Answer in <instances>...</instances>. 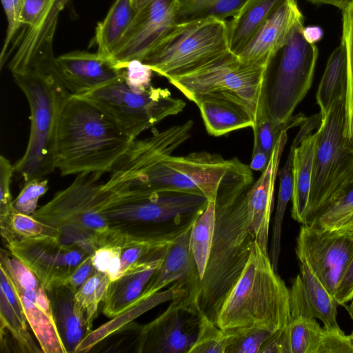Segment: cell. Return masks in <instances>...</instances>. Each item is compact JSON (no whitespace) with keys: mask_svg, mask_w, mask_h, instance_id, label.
Segmentation results:
<instances>
[{"mask_svg":"<svg viewBox=\"0 0 353 353\" xmlns=\"http://www.w3.org/2000/svg\"><path fill=\"white\" fill-rule=\"evenodd\" d=\"M167 246L134 263L110 282L102 307L107 317L114 318L138 303L150 280L161 266Z\"/></svg>","mask_w":353,"mask_h":353,"instance_id":"44dd1931","label":"cell"},{"mask_svg":"<svg viewBox=\"0 0 353 353\" xmlns=\"http://www.w3.org/2000/svg\"><path fill=\"white\" fill-rule=\"evenodd\" d=\"M347 233L351 234H352V235H353V231L349 232H347Z\"/></svg>","mask_w":353,"mask_h":353,"instance_id":"680465c9","label":"cell"},{"mask_svg":"<svg viewBox=\"0 0 353 353\" xmlns=\"http://www.w3.org/2000/svg\"><path fill=\"white\" fill-rule=\"evenodd\" d=\"M99 173L78 174L32 215L58 229L61 241L84 248L90 255L103 246L114 228L104 215L114 196L102 188Z\"/></svg>","mask_w":353,"mask_h":353,"instance_id":"5b68a950","label":"cell"},{"mask_svg":"<svg viewBox=\"0 0 353 353\" xmlns=\"http://www.w3.org/2000/svg\"><path fill=\"white\" fill-rule=\"evenodd\" d=\"M175 24L214 18L225 21L234 17L246 0H179Z\"/></svg>","mask_w":353,"mask_h":353,"instance_id":"e575fe53","label":"cell"},{"mask_svg":"<svg viewBox=\"0 0 353 353\" xmlns=\"http://www.w3.org/2000/svg\"><path fill=\"white\" fill-rule=\"evenodd\" d=\"M8 278L19 296L28 323L43 352L67 353L46 290L41 285L37 289H23Z\"/></svg>","mask_w":353,"mask_h":353,"instance_id":"7402d4cb","label":"cell"},{"mask_svg":"<svg viewBox=\"0 0 353 353\" xmlns=\"http://www.w3.org/2000/svg\"><path fill=\"white\" fill-rule=\"evenodd\" d=\"M343 45L347 68V87L345 101L344 135L347 137L353 121V0L342 10Z\"/></svg>","mask_w":353,"mask_h":353,"instance_id":"74e56055","label":"cell"},{"mask_svg":"<svg viewBox=\"0 0 353 353\" xmlns=\"http://www.w3.org/2000/svg\"><path fill=\"white\" fill-rule=\"evenodd\" d=\"M48 190V181L34 179L25 181L17 198L13 201L14 209L23 214L32 215L37 208L39 199Z\"/></svg>","mask_w":353,"mask_h":353,"instance_id":"ee69618b","label":"cell"},{"mask_svg":"<svg viewBox=\"0 0 353 353\" xmlns=\"http://www.w3.org/2000/svg\"><path fill=\"white\" fill-rule=\"evenodd\" d=\"M152 70L139 60H132L124 68V79L128 86L137 92H143L151 85Z\"/></svg>","mask_w":353,"mask_h":353,"instance_id":"681fc988","label":"cell"},{"mask_svg":"<svg viewBox=\"0 0 353 353\" xmlns=\"http://www.w3.org/2000/svg\"><path fill=\"white\" fill-rule=\"evenodd\" d=\"M133 16L110 59L124 70L130 61H143L175 24L179 0H131Z\"/></svg>","mask_w":353,"mask_h":353,"instance_id":"2e32d148","label":"cell"},{"mask_svg":"<svg viewBox=\"0 0 353 353\" xmlns=\"http://www.w3.org/2000/svg\"><path fill=\"white\" fill-rule=\"evenodd\" d=\"M303 34L305 39L312 44L319 41L323 37L322 29L316 26H310L304 27L303 30Z\"/></svg>","mask_w":353,"mask_h":353,"instance_id":"11a10c76","label":"cell"},{"mask_svg":"<svg viewBox=\"0 0 353 353\" xmlns=\"http://www.w3.org/2000/svg\"><path fill=\"white\" fill-rule=\"evenodd\" d=\"M200 110L208 133L214 137L254 127L250 117L240 107L230 101L206 98L196 104Z\"/></svg>","mask_w":353,"mask_h":353,"instance_id":"f546056e","label":"cell"},{"mask_svg":"<svg viewBox=\"0 0 353 353\" xmlns=\"http://www.w3.org/2000/svg\"><path fill=\"white\" fill-rule=\"evenodd\" d=\"M307 117L299 113L293 115L290 119L283 123H275L271 121L265 114V110L256 121L254 127V145L258 146L265 152L272 155L275 145L283 132L301 126Z\"/></svg>","mask_w":353,"mask_h":353,"instance_id":"ab89813d","label":"cell"},{"mask_svg":"<svg viewBox=\"0 0 353 353\" xmlns=\"http://www.w3.org/2000/svg\"><path fill=\"white\" fill-rule=\"evenodd\" d=\"M191 228L168 244L161 266L150 280L138 303L174 281L201 282L190 248Z\"/></svg>","mask_w":353,"mask_h":353,"instance_id":"cb8c5ba5","label":"cell"},{"mask_svg":"<svg viewBox=\"0 0 353 353\" xmlns=\"http://www.w3.org/2000/svg\"><path fill=\"white\" fill-rule=\"evenodd\" d=\"M50 300L57 327L68 352H75L81 342L92 332L74 305V294L63 285L46 291Z\"/></svg>","mask_w":353,"mask_h":353,"instance_id":"484cf974","label":"cell"},{"mask_svg":"<svg viewBox=\"0 0 353 353\" xmlns=\"http://www.w3.org/2000/svg\"><path fill=\"white\" fill-rule=\"evenodd\" d=\"M0 228L1 235L6 243L14 239L61 238L56 228L17 210L0 220Z\"/></svg>","mask_w":353,"mask_h":353,"instance_id":"d590c367","label":"cell"},{"mask_svg":"<svg viewBox=\"0 0 353 353\" xmlns=\"http://www.w3.org/2000/svg\"><path fill=\"white\" fill-rule=\"evenodd\" d=\"M121 248L104 245L97 248L90 255L96 271L106 274L111 281L118 279L121 268Z\"/></svg>","mask_w":353,"mask_h":353,"instance_id":"f6af8a7d","label":"cell"},{"mask_svg":"<svg viewBox=\"0 0 353 353\" xmlns=\"http://www.w3.org/2000/svg\"><path fill=\"white\" fill-rule=\"evenodd\" d=\"M271 156L258 146L254 145L250 168L252 170L263 172L268 166Z\"/></svg>","mask_w":353,"mask_h":353,"instance_id":"db71d44e","label":"cell"},{"mask_svg":"<svg viewBox=\"0 0 353 353\" xmlns=\"http://www.w3.org/2000/svg\"><path fill=\"white\" fill-rule=\"evenodd\" d=\"M6 246L34 273L46 291L65 285L76 268L90 255L79 245L52 237L14 239Z\"/></svg>","mask_w":353,"mask_h":353,"instance_id":"9a60e30c","label":"cell"},{"mask_svg":"<svg viewBox=\"0 0 353 353\" xmlns=\"http://www.w3.org/2000/svg\"><path fill=\"white\" fill-rule=\"evenodd\" d=\"M24 0H1L8 26L6 35L0 54V66L3 68L7 60L8 50L18 30L22 27L21 13Z\"/></svg>","mask_w":353,"mask_h":353,"instance_id":"bcb514c9","label":"cell"},{"mask_svg":"<svg viewBox=\"0 0 353 353\" xmlns=\"http://www.w3.org/2000/svg\"><path fill=\"white\" fill-rule=\"evenodd\" d=\"M131 0H115L105 18L95 28L97 52L110 59L119 45L132 19Z\"/></svg>","mask_w":353,"mask_h":353,"instance_id":"4dcf8cb0","label":"cell"},{"mask_svg":"<svg viewBox=\"0 0 353 353\" xmlns=\"http://www.w3.org/2000/svg\"><path fill=\"white\" fill-rule=\"evenodd\" d=\"M321 123L320 115L314 114L300 126V130L291 145L288 158L283 168L279 171V188L278 201L274 217L270 258L274 270L277 272L281 251L282 223L287 205L293 193L292 159L295 146Z\"/></svg>","mask_w":353,"mask_h":353,"instance_id":"83f0119b","label":"cell"},{"mask_svg":"<svg viewBox=\"0 0 353 353\" xmlns=\"http://www.w3.org/2000/svg\"><path fill=\"white\" fill-rule=\"evenodd\" d=\"M345 101H334L317 130L308 223L353 185V153L346 148L344 135Z\"/></svg>","mask_w":353,"mask_h":353,"instance_id":"9c48e42d","label":"cell"},{"mask_svg":"<svg viewBox=\"0 0 353 353\" xmlns=\"http://www.w3.org/2000/svg\"><path fill=\"white\" fill-rule=\"evenodd\" d=\"M1 335L10 334L15 347L24 353H39L42 350L37 345L28 331L27 325L23 323L3 292H0Z\"/></svg>","mask_w":353,"mask_h":353,"instance_id":"f35d334b","label":"cell"},{"mask_svg":"<svg viewBox=\"0 0 353 353\" xmlns=\"http://www.w3.org/2000/svg\"><path fill=\"white\" fill-rule=\"evenodd\" d=\"M228 50L227 22L208 18L174 24L142 61L168 79L194 72Z\"/></svg>","mask_w":353,"mask_h":353,"instance_id":"30bf717a","label":"cell"},{"mask_svg":"<svg viewBox=\"0 0 353 353\" xmlns=\"http://www.w3.org/2000/svg\"><path fill=\"white\" fill-rule=\"evenodd\" d=\"M296 254L307 261L334 296L353 259V235L303 224L296 239Z\"/></svg>","mask_w":353,"mask_h":353,"instance_id":"5bb4252c","label":"cell"},{"mask_svg":"<svg viewBox=\"0 0 353 353\" xmlns=\"http://www.w3.org/2000/svg\"><path fill=\"white\" fill-rule=\"evenodd\" d=\"M317 353H353V342L339 328L326 329L323 327V334Z\"/></svg>","mask_w":353,"mask_h":353,"instance_id":"c3c4849f","label":"cell"},{"mask_svg":"<svg viewBox=\"0 0 353 353\" xmlns=\"http://www.w3.org/2000/svg\"><path fill=\"white\" fill-rule=\"evenodd\" d=\"M345 146L353 153V121L347 137L345 139Z\"/></svg>","mask_w":353,"mask_h":353,"instance_id":"6f0895ef","label":"cell"},{"mask_svg":"<svg viewBox=\"0 0 353 353\" xmlns=\"http://www.w3.org/2000/svg\"><path fill=\"white\" fill-rule=\"evenodd\" d=\"M59 78L74 95L82 96L122 77L124 70L96 52L74 50L54 59Z\"/></svg>","mask_w":353,"mask_h":353,"instance_id":"e0dca14e","label":"cell"},{"mask_svg":"<svg viewBox=\"0 0 353 353\" xmlns=\"http://www.w3.org/2000/svg\"><path fill=\"white\" fill-rule=\"evenodd\" d=\"M302 20L296 1H286L264 22L238 57L246 63L269 68Z\"/></svg>","mask_w":353,"mask_h":353,"instance_id":"d6986e66","label":"cell"},{"mask_svg":"<svg viewBox=\"0 0 353 353\" xmlns=\"http://www.w3.org/2000/svg\"><path fill=\"white\" fill-rule=\"evenodd\" d=\"M196 288L189 286L167 309L150 323L140 326L134 352L189 353L198 336L203 314L196 302Z\"/></svg>","mask_w":353,"mask_h":353,"instance_id":"4fadbf2b","label":"cell"},{"mask_svg":"<svg viewBox=\"0 0 353 353\" xmlns=\"http://www.w3.org/2000/svg\"><path fill=\"white\" fill-rule=\"evenodd\" d=\"M317 139L316 130L306 136L294 150L291 215L294 221L302 225L309 221L310 193Z\"/></svg>","mask_w":353,"mask_h":353,"instance_id":"d4e9b609","label":"cell"},{"mask_svg":"<svg viewBox=\"0 0 353 353\" xmlns=\"http://www.w3.org/2000/svg\"><path fill=\"white\" fill-rule=\"evenodd\" d=\"M245 191L219 196L215 201L212 246L195 299L202 314L214 323L243 271L256 241L248 221Z\"/></svg>","mask_w":353,"mask_h":353,"instance_id":"277c9868","label":"cell"},{"mask_svg":"<svg viewBox=\"0 0 353 353\" xmlns=\"http://www.w3.org/2000/svg\"><path fill=\"white\" fill-rule=\"evenodd\" d=\"M347 87L345 52L343 43L331 53L316 94L321 117H324L332 105L345 97Z\"/></svg>","mask_w":353,"mask_h":353,"instance_id":"1f68e13d","label":"cell"},{"mask_svg":"<svg viewBox=\"0 0 353 353\" xmlns=\"http://www.w3.org/2000/svg\"><path fill=\"white\" fill-rule=\"evenodd\" d=\"M82 97L96 103L134 140L166 117L181 112L185 106L183 100L172 97L166 88L151 85L143 92L133 90L124 74Z\"/></svg>","mask_w":353,"mask_h":353,"instance_id":"8fae6325","label":"cell"},{"mask_svg":"<svg viewBox=\"0 0 353 353\" xmlns=\"http://www.w3.org/2000/svg\"><path fill=\"white\" fill-rule=\"evenodd\" d=\"M110 282L106 274L96 271L74 294L75 307L91 330L99 304L105 299Z\"/></svg>","mask_w":353,"mask_h":353,"instance_id":"8d00e7d4","label":"cell"},{"mask_svg":"<svg viewBox=\"0 0 353 353\" xmlns=\"http://www.w3.org/2000/svg\"><path fill=\"white\" fill-rule=\"evenodd\" d=\"M314 4H326L336 7L341 10L351 1V0H307Z\"/></svg>","mask_w":353,"mask_h":353,"instance_id":"9f6ffc18","label":"cell"},{"mask_svg":"<svg viewBox=\"0 0 353 353\" xmlns=\"http://www.w3.org/2000/svg\"><path fill=\"white\" fill-rule=\"evenodd\" d=\"M215 226V202L208 205L192 226L190 248L201 280L210 254Z\"/></svg>","mask_w":353,"mask_h":353,"instance_id":"836d02e7","label":"cell"},{"mask_svg":"<svg viewBox=\"0 0 353 353\" xmlns=\"http://www.w3.org/2000/svg\"><path fill=\"white\" fill-rule=\"evenodd\" d=\"M232 335L231 331L221 329L203 314L197 339L189 353H225Z\"/></svg>","mask_w":353,"mask_h":353,"instance_id":"60d3db41","label":"cell"},{"mask_svg":"<svg viewBox=\"0 0 353 353\" xmlns=\"http://www.w3.org/2000/svg\"><path fill=\"white\" fill-rule=\"evenodd\" d=\"M134 141L90 99L72 94L61 111L55 169L61 176L110 172Z\"/></svg>","mask_w":353,"mask_h":353,"instance_id":"7a4b0ae2","label":"cell"},{"mask_svg":"<svg viewBox=\"0 0 353 353\" xmlns=\"http://www.w3.org/2000/svg\"><path fill=\"white\" fill-rule=\"evenodd\" d=\"M303 20L295 26L288 41L277 54L279 62L265 97V113L273 122L290 119L310 90L319 50L303 34Z\"/></svg>","mask_w":353,"mask_h":353,"instance_id":"7c38bea8","label":"cell"},{"mask_svg":"<svg viewBox=\"0 0 353 353\" xmlns=\"http://www.w3.org/2000/svg\"><path fill=\"white\" fill-rule=\"evenodd\" d=\"M290 289L256 241L240 277L223 301L214 323L236 331L260 328L270 332L288 325Z\"/></svg>","mask_w":353,"mask_h":353,"instance_id":"3957f363","label":"cell"},{"mask_svg":"<svg viewBox=\"0 0 353 353\" xmlns=\"http://www.w3.org/2000/svg\"><path fill=\"white\" fill-rule=\"evenodd\" d=\"M353 214V185L339 200L325 208L308 223L329 230H337Z\"/></svg>","mask_w":353,"mask_h":353,"instance_id":"b9f144b4","label":"cell"},{"mask_svg":"<svg viewBox=\"0 0 353 353\" xmlns=\"http://www.w3.org/2000/svg\"><path fill=\"white\" fill-rule=\"evenodd\" d=\"M232 335L225 353H259L264 342L272 332L260 328L231 331Z\"/></svg>","mask_w":353,"mask_h":353,"instance_id":"7bdbcfd3","label":"cell"},{"mask_svg":"<svg viewBox=\"0 0 353 353\" xmlns=\"http://www.w3.org/2000/svg\"><path fill=\"white\" fill-rule=\"evenodd\" d=\"M259 353H290L288 326L272 332Z\"/></svg>","mask_w":353,"mask_h":353,"instance_id":"f907efd6","label":"cell"},{"mask_svg":"<svg viewBox=\"0 0 353 353\" xmlns=\"http://www.w3.org/2000/svg\"><path fill=\"white\" fill-rule=\"evenodd\" d=\"M188 283L185 281H176L168 290L151 295L121 313L125 318L120 315L116 316L111 321L92 331L77 346L75 352L90 351L108 336L123 328L125 323L128 324L132 320L152 307L162 303L171 301L179 295L184 293L188 290Z\"/></svg>","mask_w":353,"mask_h":353,"instance_id":"f1b7e54d","label":"cell"},{"mask_svg":"<svg viewBox=\"0 0 353 353\" xmlns=\"http://www.w3.org/2000/svg\"><path fill=\"white\" fill-rule=\"evenodd\" d=\"M300 276L305 293L316 319L321 321L326 329L339 328L336 316L338 303L312 271L307 261L299 258Z\"/></svg>","mask_w":353,"mask_h":353,"instance_id":"d6a6232c","label":"cell"},{"mask_svg":"<svg viewBox=\"0 0 353 353\" xmlns=\"http://www.w3.org/2000/svg\"><path fill=\"white\" fill-rule=\"evenodd\" d=\"M208 200L199 194L161 192L121 196L104 215L115 228L150 238L172 241L190 230L206 208Z\"/></svg>","mask_w":353,"mask_h":353,"instance_id":"ba28073f","label":"cell"},{"mask_svg":"<svg viewBox=\"0 0 353 353\" xmlns=\"http://www.w3.org/2000/svg\"><path fill=\"white\" fill-rule=\"evenodd\" d=\"M287 140V131H284L275 145L265 170L244 194L250 229L255 240L266 251L274 203V184L281 154Z\"/></svg>","mask_w":353,"mask_h":353,"instance_id":"ffe728a7","label":"cell"},{"mask_svg":"<svg viewBox=\"0 0 353 353\" xmlns=\"http://www.w3.org/2000/svg\"><path fill=\"white\" fill-rule=\"evenodd\" d=\"M334 297L338 305L342 306L353 298V259L341 281Z\"/></svg>","mask_w":353,"mask_h":353,"instance_id":"f5cc1de1","label":"cell"},{"mask_svg":"<svg viewBox=\"0 0 353 353\" xmlns=\"http://www.w3.org/2000/svg\"><path fill=\"white\" fill-rule=\"evenodd\" d=\"M95 272L96 270L90 255L76 268L68 277L65 285L70 287L74 292H76Z\"/></svg>","mask_w":353,"mask_h":353,"instance_id":"816d5d0a","label":"cell"},{"mask_svg":"<svg viewBox=\"0 0 353 353\" xmlns=\"http://www.w3.org/2000/svg\"><path fill=\"white\" fill-rule=\"evenodd\" d=\"M69 0H54L28 27L8 64L12 74L54 65L52 41L59 14Z\"/></svg>","mask_w":353,"mask_h":353,"instance_id":"ac0fdd59","label":"cell"},{"mask_svg":"<svg viewBox=\"0 0 353 353\" xmlns=\"http://www.w3.org/2000/svg\"><path fill=\"white\" fill-rule=\"evenodd\" d=\"M268 69L246 63L229 50L194 72L168 80L195 104L206 98L236 104L255 125L265 110Z\"/></svg>","mask_w":353,"mask_h":353,"instance_id":"52a82bcc","label":"cell"},{"mask_svg":"<svg viewBox=\"0 0 353 353\" xmlns=\"http://www.w3.org/2000/svg\"><path fill=\"white\" fill-rule=\"evenodd\" d=\"M12 76L30 110L28 143L25 153L14 163V170L25 181L43 179L55 169L59 118L72 94L57 75L41 68Z\"/></svg>","mask_w":353,"mask_h":353,"instance_id":"8992f818","label":"cell"},{"mask_svg":"<svg viewBox=\"0 0 353 353\" xmlns=\"http://www.w3.org/2000/svg\"><path fill=\"white\" fill-rule=\"evenodd\" d=\"M289 289L290 320L288 334L290 353H317L323 327L313 314L299 274Z\"/></svg>","mask_w":353,"mask_h":353,"instance_id":"603a6c76","label":"cell"},{"mask_svg":"<svg viewBox=\"0 0 353 353\" xmlns=\"http://www.w3.org/2000/svg\"><path fill=\"white\" fill-rule=\"evenodd\" d=\"M14 171V165L1 155L0 157V220L6 219L16 211L13 206L10 190L12 176Z\"/></svg>","mask_w":353,"mask_h":353,"instance_id":"7dc6e473","label":"cell"},{"mask_svg":"<svg viewBox=\"0 0 353 353\" xmlns=\"http://www.w3.org/2000/svg\"><path fill=\"white\" fill-rule=\"evenodd\" d=\"M181 140L166 132L135 139L110 171L103 188L118 194L188 192L216 201L220 196L242 192L253 174L237 157L225 159L208 152L173 156Z\"/></svg>","mask_w":353,"mask_h":353,"instance_id":"6da1fadb","label":"cell"},{"mask_svg":"<svg viewBox=\"0 0 353 353\" xmlns=\"http://www.w3.org/2000/svg\"><path fill=\"white\" fill-rule=\"evenodd\" d=\"M288 0H246L227 22L229 50L238 55L270 15Z\"/></svg>","mask_w":353,"mask_h":353,"instance_id":"4316f807","label":"cell"}]
</instances>
